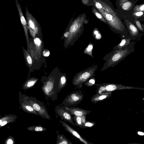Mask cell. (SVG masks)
Returning a JSON list of instances; mask_svg holds the SVG:
<instances>
[{"label": "cell", "instance_id": "obj_22", "mask_svg": "<svg viewBox=\"0 0 144 144\" xmlns=\"http://www.w3.org/2000/svg\"><path fill=\"white\" fill-rule=\"evenodd\" d=\"M58 131H56L57 135L56 144H73V143L63 135L59 134Z\"/></svg>", "mask_w": 144, "mask_h": 144}, {"label": "cell", "instance_id": "obj_16", "mask_svg": "<svg viewBox=\"0 0 144 144\" xmlns=\"http://www.w3.org/2000/svg\"><path fill=\"white\" fill-rule=\"evenodd\" d=\"M65 108L69 110L72 115L76 116H82L84 115L86 116L89 114L91 112L90 111L86 110L78 107L65 106Z\"/></svg>", "mask_w": 144, "mask_h": 144}, {"label": "cell", "instance_id": "obj_1", "mask_svg": "<svg viewBox=\"0 0 144 144\" xmlns=\"http://www.w3.org/2000/svg\"><path fill=\"white\" fill-rule=\"evenodd\" d=\"M134 44V41L131 42L124 47L120 49H114L113 51L106 55L103 59L106 62L101 71H103L109 68L116 66L132 53L135 50Z\"/></svg>", "mask_w": 144, "mask_h": 144}, {"label": "cell", "instance_id": "obj_18", "mask_svg": "<svg viewBox=\"0 0 144 144\" xmlns=\"http://www.w3.org/2000/svg\"><path fill=\"white\" fill-rule=\"evenodd\" d=\"M17 116L14 115H6L0 119V127H3L9 123L15 122L17 118Z\"/></svg>", "mask_w": 144, "mask_h": 144}, {"label": "cell", "instance_id": "obj_7", "mask_svg": "<svg viewBox=\"0 0 144 144\" xmlns=\"http://www.w3.org/2000/svg\"><path fill=\"white\" fill-rule=\"evenodd\" d=\"M97 89L96 94L112 92L117 90L125 89H137L144 90V88L125 86L121 84L105 83L96 84Z\"/></svg>", "mask_w": 144, "mask_h": 144}, {"label": "cell", "instance_id": "obj_33", "mask_svg": "<svg viewBox=\"0 0 144 144\" xmlns=\"http://www.w3.org/2000/svg\"><path fill=\"white\" fill-rule=\"evenodd\" d=\"M5 142L6 144H14L15 143V140L13 137L10 136L5 140Z\"/></svg>", "mask_w": 144, "mask_h": 144}, {"label": "cell", "instance_id": "obj_38", "mask_svg": "<svg viewBox=\"0 0 144 144\" xmlns=\"http://www.w3.org/2000/svg\"><path fill=\"white\" fill-rule=\"evenodd\" d=\"M70 35V33L69 31H67L65 32L64 34V36L65 38V39H66L69 37Z\"/></svg>", "mask_w": 144, "mask_h": 144}, {"label": "cell", "instance_id": "obj_8", "mask_svg": "<svg viewBox=\"0 0 144 144\" xmlns=\"http://www.w3.org/2000/svg\"><path fill=\"white\" fill-rule=\"evenodd\" d=\"M58 87L55 79L51 78L44 82L42 90L46 98L54 101L57 100Z\"/></svg>", "mask_w": 144, "mask_h": 144}, {"label": "cell", "instance_id": "obj_29", "mask_svg": "<svg viewBox=\"0 0 144 144\" xmlns=\"http://www.w3.org/2000/svg\"><path fill=\"white\" fill-rule=\"evenodd\" d=\"M140 11L144 12V2L140 4L136 5L133 12Z\"/></svg>", "mask_w": 144, "mask_h": 144}, {"label": "cell", "instance_id": "obj_2", "mask_svg": "<svg viewBox=\"0 0 144 144\" xmlns=\"http://www.w3.org/2000/svg\"><path fill=\"white\" fill-rule=\"evenodd\" d=\"M106 20L111 30L116 33L122 35L128 36L127 28L122 22L121 18L104 11L103 10L98 9Z\"/></svg>", "mask_w": 144, "mask_h": 144}, {"label": "cell", "instance_id": "obj_43", "mask_svg": "<svg viewBox=\"0 0 144 144\" xmlns=\"http://www.w3.org/2000/svg\"><path fill=\"white\" fill-rule=\"evenodd\" d=\"M143 112L144 113V111H143Z\"/></svg>", "mask_w": 144, "mask_h": 144}, {"label": "cell", "instance_id": "obj_5", "mask_svg": "<svg viewBox=\"0 0 144 144\" xmlns=\"http://www.w3.org/2000/svg\"><path fill=\"white\" fill-rule=\"evenodd\" d=\"M98 67V65H95L78 73L73 78L72 84L77 88H82L84 83L95 76Z\"/></svg>", "mask_w": 144, "mask_h": 144}, {"label": "cell", "instance_id": "obj_19", "mask_svg": "<svg viewBox=\"0 0 144 144\" xmlns=\"http://www.w3.org/2000/svg\"><path fill=\"white\" fill-rule=\"evenodd\" d=\"M35 49V58L36 60L40 59L41 55L42 41L40 38H35L34 39Z\"/></svg>", "mask_w": 144, "mask_h": 144}, {"label": "cell", "instance_id": "obj_17", "mask_svg": "<svg viewBox=\"0 0 144 144\" xmlns=\"http://www.w3.org/2000/svg\"><path fill=\"white\" fill-rule=\"evenodd\" d=\"M112 95V92L96 94L91 99V101L94 104L101 102L110 98Z\"/></svg>", "mask_w": 144, "mask_h": 144}, {"label": "cell", "instance_id": "obj_23", "mask_svg": "<svg viewBox=\"0 0 144 144\" xmlns=\"http://www.w3.org/2000/svg\"><path fill=\"white\" fill-rule=\"evenodd\" d=\"M67 79L66 74L61 75L59 78L57 93L60 92L67 84Z\"/></svg>", "mask_w": 144, "mask_h": 144}, {"label": "cell", "instance_id": "obj_14", "mask_svg": "<svg viewBox=\"0 0 144 144\" xmlns=\"http://www.w3.org/2000/svg\"><path fill=\"white\" fill-rule=\"evenodd\" d=\"M19 102L20 105V108L27 113L38 115L39 114L32 106L29 104L22 95V94L20 92L19 94Z\"/></svg>", "mask_w": 144, "mask_h": 144}, {"label": "cell", "instance_id": "obj_31", "mask_svg": "<svg viewBox=\"0 0 144 144\" xmlns=\"http://www.w3.org/2000/svg\"><path fill=\"white\" fill-rule=\"evenodd\" d=\"M133 15L135 19H138L144 16V12L140 11L133 12Z\"/></svg>", "mask_w": 144, "mask_h": 144}, {"label": "cell", "instance_id": "obj_15", "mask_svg": "<svg viewBox=\"0 0 144 144\" xmlns=\"http://www.w3.org/2000/svg\"><path fill=\"white\" fill-rule=\"evenodd\" d=\"M60 123L62 124V125L65 128V129L69 132L70 134L74 136V137L77 138L81 142L85 144H93L91 143L84 138L76 131L74 130L73 128L70 127L69 125H68L67 123L65 122L60 120Z\"/></svg>", "mask_w": 144, "mask_h": 144}, {"label": "cell", "instance_id": "obj_11", "mask_svg": "<svg viewBox=\"0 0 144 144\" xmlns=\"http://www.w3.org/2000/svg\"><path fill=\"white\" fill-rule=\"evenodd\" d=\"M55 111L56 114L65 122H69L73 125H76L73 121L72 114L65 108V106H57Z\"/></svg>", "mask_w": 144, "mask_h": 144}, {"label": "cell", "instance_id": "obj_30", "mask_svg": "<svg viewBox=\"0 0 144 144\" xmlns=\"http://www.w3.org/2000/svg\"><path fill=\"white\" fill-rule=\"evenodd\" d=\"M95 78L93 77L85 82L84 85L87 87H91L95 84Z\"/></svg>", "mask_w": 144, "mask_h": 144}, {"label": "cell", "instance_id": "obj_39", "mask_svg": "<svg viewBox=\"0 0 144 144\" xmlns=\"http://www.w3.org/2000/svg\"><path fill=\"white\" fill-rule=\"evenodd\" d=\"M99 33V31L98 30H94L93 31V36L94 37L95 35H97Z\"/></svg>", "mask_w": 144, "mask_h": 144}, {"label": "cell", "instance_id": "obj_42", "mask_svg": "<svg viewBox=\"0 0 144 144\" xmlns=\"http://www.w3.org/2000/svg\"><path fill=\"white\" fill-rule=\"evenodd\" d=\"M132 1H136L137 2L138 1V0H132Z\"/></svg>", "mask_w": 144, "mask_h": 144}, {"label": "cell", "instance_id": "obj_25", "mask_svg": "<svg viewBox=\"0 0 144 144\" xmlns=\"http://www.w3.org/2000/svg\"><path fill=\"white\" fill-rule=\"evenodd\" d=\"M27 130L36 132H43L47 130L46 128L42 125H34L27 128Z\"/></svg>", "mask_w": 144, "mask_h": 144}, {"label": "cell", "instance_id": "obj_34", "mask_svg": "<svg viewBox=\"0 0 144 144\" xmlns=\"http://www.w3.org/2000/svg\"><path fill=\"white\" fill-rule=\"evenodd\" d=\"M135 22L134 25L141 32H143V30L142 28V26L141 25V23L140 22V21L138 20L137 19H135Z\"/></svg>", "mask_w": 144, "mask_h": 144}, {"label": "cell", "instance_id": "obj_41", "mask_svg": "<svg viewBox=\"0 0 144 144\" xmlns=\"http://www.w3.org/2000/svg\"><path fill=\"white\" fill-rule=\"evenodd\" d=\"M141 25L142 26V28L143 30V32H144V24L141 23Z\"/></svg>", "mask_w": 144, "mask_h": 144}, {"label": "cell", "instance_id": "obj_21", "mask_svg": "<svg viewBox=\"0 0 144 144\" xmlns=\"http://www.w3.org/2000/svg\"><path fill=\"white\" fill-rule=\"evenodd\" d=\"M131 40L128 37V36L122 35L121 40L120 43L117 45L115 46L113 49H120L123 48L128 45Z\"/></svg>", "mask_w": 144, "mask_h": 144}, {"label": "cell", "instance_id": "obj_9", "mask_svg": "<svg viewBox=\"0 0 144 144\" xmlns=\"http://www.w3.org/2000/svg\"><path fill=\"white\" fill-rule=\"evenodd\" d=\"M84 97L81 90L74 91L69 94L60 105L69 107L77 105L83 100Z\"/></svg>", "mask_w": 144, "mask_h": 144}, {"label": "cell", "instance_id": "obj_3", "mask_svg": "<svg viewBox=\"0 0 144 144\" xmlns=\"http://www.w3.org/2000/svg\"><path fill=\"white\" fill-rule=\"evenodd\" d=\"M137 1L132 0H117L116 2L118 9L117 10L119 17L129 20L134 24L135 18L133 16V11Z\"/></svg>", "mask_w": 144, "mask_h": 144}, {"label": "cell", "instance_id": "obj_6", "mask_svg": "<svg viewBox=\"0 0 144 144\" xmlns=\"http://www.w3.org/2000/svg\"><path fill=\"white\" fill-rule=\"evenodd\" d=\"M22 95L28 103L38 113L39 116L43 119H51L47 110L43 103L34 97L28 96L24 94H22Z\"/></svg>", "mask_w": 144, "mask_h": 144}, {"label": "cell", "instance_id": "obj_4", "mask_svg": "<svg viewBox=\"0 0 144 144\" xmlns=\"http://www.w3.org/2000/svg\"><path fill=\"white\" fill-rule=\"evenodd\" d=\"M83 26L82 22L79 21H75L70 26L68 30L70 35L65 41L64 46L65 48H67L69 45L72 46L74 45L83 33Z\"/></svg>", "mask_w": 144, "mask_h": 144}, {"label": "cell", "instance_id": "obj_36", "mask_svg": "<svg viewBox=\"0 0 144 144\" xmlns=\"http://www.w3.org/2000/svg\"><path fill=\"white\" fill-rule=\"evenodd\" d=\"M50 54V52L47 49H45L44 50L43 52V56L47 57L49 56Z\"/></svg>", "mask_w": 144, "mask_h": 144}, {"label": "cell", "instance_id": "obj_28", "mask_svg": "<svg viewBox=\"0 0 144 144\" xmlns=\"http://www.w3.org/2000/svg\"><path fill=\"white\" fill-rule=\"evenodd\" d=\"M92 11L94 14H95L97 18H98L99 20L102 21V22L105 23L107 24V23L105 19L100 13L97 11L94 8H92Z\"/></svg>", "mask_w": 144, "mask_h": 144}, {"label": "cell", "instance_id": "obj_10", "mask_svg": "<svg viewBox=\"0 0 144 144\" xmlns=\"http://www.w3.org/2000/svg\"><path fill=\"white\" fill-rule=\"evenodd\" d=\"M25 14L28 29L31 36L33 38H35L36 35H39L40 33V25L37 20L29 12L27 7H26Z\"/></svg>", "mask_w": 144, "mask_h": 144}, {"label": "cell", "instance_id": "obj_40", "mask_svg": "<svg viewBox=\"0 0 144 144\" xmlns=\"http://www.w3.org/2000/svg\"><path fill=\"white\" fill-rule=\"evenodd\" d=\"M137 20H139V21H144V16L140 18H138V19Z\"/></svg>", "mask_w": 144, "mask_h": 144}, {"label": "cell", "instance_id": "obj_24", "mask_svg": "<svg viewBox=\"0 0 144 144\" xmlns=\"http://www.w3.org/2000/svg\"><path fill=\"white\" fill-rule=\"evenodd\" d=\"M38 80V79L36 78H30L23 85L22 88L23 89L28 90L32 87L37 82Z\"/></svg>", "mask_w": 144, "mask_h": 144}, {"label": "cell", "instance_id": "obj_12", "mask_svg": "<svg viewBox=\"0 0 144 144\" xmlns=\"http://www.w3.org/2000/svg\"><path fill=\"white\" fill-rule=\"evenodd\" d=\"M124 23L126 27L128 33V36L131 40H135L140 35L139 30L130 21L123 18Z\"/></svg>", "mask_w": 144, "mask_h": 144}, {"label": "cell", "instance_id": "obj_20", "mask_svg": "<svg viewBox=\"0 0 144 144\" xmlns=\"http://www.w3.org/2000/svg\"><path fill=\"white\" fill-rule=\"evenodd\" d=\"M86 115H84L82 116H76L73 115V119L75 122L77 126L79 127L82 129H84V125L85 124L86 120Z\"/></svg>", "mask_w": 144, "mask_h": 144}, {"label": "cell", "instance_id": "obj_35", "mask_svg": "<svg viewBox=\"0 0 144 144\" xmlns=\"http://www.w3.org/2000/svg\"><path fill=\"white\" fill-rule=\"evenodd\" d=\"M94 4H95V7L98 9H103V7L102 5L99 3L94 0Z\"/></svg>", "mask_w": 144, "mask_h": 144}, {"label": "cell", "instance_id": "obj_27", "mask_svg": "<svg viewBox=\"0 0 144 144\" xmlns=\"http://www.w3.org/2000/svg\"><path fill=\"white\" fill-rule=\"evenodd\" d=\"M93 46L94 44L93 43H89L84 51V53L89 55L93 58L94 57L92 55V51Z\"/></svg>", "mask_w": 144, "mask_h": 144}, {"label": "cell", "instance_id": "obj_32", "mask_svg": "<svg viewBox=\"0 0 144 144\" xmlns=\"http://www.w3.org/2000/svg\"><path fill=\"white\" fill-rule=\"evenodd\" d=\"M95 124V123L94 122L88 121L87 120L84 125V127L85 129L94 126Z\"/></svg>", "mask_w": 144, "mask_h": 144}, {"label": "cell", "instance_id": "obj_26", "mask_svg": "<svg viewBox=\"0 0 144 144\" xmlns=\"http://www.w3.org/2000/svg\"><path fill=\"white\" fill-rule=\"evenodd\" d=\"M23 48L25 61L27 62L28 66L30 67L32 66L33 65L32 59L31 58L30 55L28 53V51H26L24 48L23 47Z\"/></svg>", "mask_w": 144, "mask_h": 144}, {"label": "cell", "instance_id": "obj_13", "mask_svg": "<svg viewBox=\"0 0 144 144\" xmlns=\"http://www.w3.org/2000/svg\"><path fill=\"white\" fill-rule=\"evenodd\" d=\"M15 4L19 12L21 22L23 26L24 31L25 35L27 40V51L29 54H30L29 49V39L28 34V26L27 23L23 15L21 7L18 0H15Z\"/></svg>", "mask_w": 144, "mask_h": 144}, {"label": "cell", "instance_id": "obj_37", "mask_svg": "<svg viewBox=\"0 0 144 144\" xmlns=\"http://www.w3.org/2000/svg\"><path fill=\"white\" fill-rule=\"evenodd\" d=\"M94 38L96 40H100L102 38V36L101 34L99 33L97 35L94 36Z\"/></svg>", "mask_w": 144, "mask_h": 144}]
</instances>
